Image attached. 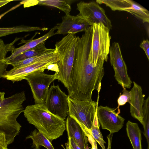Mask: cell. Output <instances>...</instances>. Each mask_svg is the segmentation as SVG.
Wrapping results in <instances>:
<instances>
[{
	"label": "cell",
	"mask_w": 149,
	"mask_h": 149,
	"mask_svg": "<svg viewBox=\"0 0 149 149\" xmlns=\"http://www.w3.org/2000/svg\"><path fill=\"white\" fill-rule=\"evenodd\" d=\"M8 145L5 134L0 132V149H8Z\"/></svg>",
	"instance_id": "4dcf8cb0"
},
{
	"label": "cell",
	"mask_w": 149,
	"mask_h": 149,
	"mask_svg": "<svg viewBox=\"0 0 149 149\" xmlns=\"http://www.w3.org/2000/svg\"><path fill=\"white\" fill-rule=\"evenodd\" d=\"M31 139L33 141L32 147L34 149H40L43 146L47 149H55L52 143L42 133L36 130L33 131L26 138Z\"/></svg>",
	"instance_id": "d6986e66"
},
{
	"label": "cell",
	"mask_w": 149,
	"mask_h": 149,
	"mask_svg": "<svg viewBox=\"0 0 149 149\" xmlns=\"http://www.w3.org/2000/svg\"><path fill=\"white\" fill-rule=\"evenodd\" d=\"M4 44V43L3 40L0 39V47Z\"/></svg>",
	"instance_id": "74e56055"
},
{
	"label": "cell",
	"mask_w": 149,
	"mask_h": 149,
	"mask_svg": "<svg viewBox=\"0 0 149 149\" xmlns=\"http://www.w3.org/2000/svg\"><path fill=\"white\" fill-rule=\"evenodd\" d=\"M22 4L20 2L19 4H17V5L15 6H14L13 7L10 9L8 10H7L6 12H5V13H3L2 14L0 15V19L3 16L5 15L7 13H8L9 12L17 8H18L19 6H20L21 5H22Z\"/></svg>",
	"instance_id": "836d02e7"
},
{
	"label": "cell",
	"mask_w": 149,
	"mask_h": 149,
	"mask_svg": "<svg viewBox=\"0 0 149 149\" xmlns=\"http://www.w3.org/2000/svg\"><path fill=\"white\" fill-rule=\"evenodd\" d=\"M80 126L87 136L88 142L91 145V149H97V142L92 136L89 129L83 126Z\"/></svg>",
	"instance_id": "f1b7e54d"
},
{
	"label": "cell",
	"mask_w": 149,
	"mask_h": 149,
	"mask_svg": "<svg viewBox=\"0 0 149 149\" xmlns=\"http://www.w3.org/2000/svg\"><path fill=\"white\" fill-rule=\"evenodd\" d=\"M68 115L81 126L90 129L97 113V102H88L68 96Z\"/></svg>",
	"instance_id": "8992f818"
},
{
	"label": "cell",
	"mask_w": 149,
	"mask_h": 149,
	"mask_svg": "<svg viewBox=\"0 0 149 149\" xmlns=\"http://www.w3.org/2000/svg\"><path fill=\"white\" fill-rule=\"evenodd\" d=\"M29 123L34 125L51 143L62 136L65 130V122L50 112L44 104L26 106L24 111Z\"/></svg>",
	"instance_id": "7a4b0ae2"
},
{
	"label": "cell",
	"mask_w": 149,
	"mask_h": 149,
	"mask_svg": "<svg viewBox=\"0 0 149 149\" xmlns=\"http://www.w3.org/2000/svg\"><path fill=\"white\" fill-rule=\"evenodd\" d=\"M142 125L144 129L143 134L146 139L149 149V97L145 100L143 108Z\"/></svg>",
	"instance_id": "484cf974"
},
{
	"label": "cell",
	"mask_w": 149,
	"mask_h": 149,
	"mask_svg": "<svg viewBox=\"0 0 149 149\" xmlns=\"http://www.w3.org/2000/svg\"><path fill=\"white\" fill-rule=\"evenodd\" d=\"M93 32L90 26L80 37H77L75 55L71 73L68 96L82 101H92L94 90L98 94L104 74V60L99 59L94 67L89 59Z\"/></svg>",
	"instance_id": "6da1fadb"
},
{
	"label": "cell",
	"mask_w": 149,
	"mask_h": 149,
	"mask_svg": "<svg viewBox=\"0 0 149 149\" xmlns=\"http://www.w3.org/2000/svg\"><path fill=\"white\" fill-rule=\"evenodd\" d=\"M26 100L23 91L0 100V132L5 134L8 145L20 132L21 126L17 119L24 112L22 104Z\"/></svg>",
	"instance_id": "3957f363"
},
{
	"label": "cell",
	"mask_w": 149,
	"mask_h": 149,
	"mask_svg": "<svg viewBox=\"0 0 149 149\" xmlns=\"http://www.w3.org/2000/svg\"><path fill=\"white\" fill-rule=\"evenodd\" d=\"M17 40V38L12 42L4 44L0 47V78H3L7 72L6 69L8 65L5 61L6 55L8 52H12L14 48V45Z\"/></svg>",
	"instance_id": "603a6c76"
},
{
	"label": "cell",
	"mask_w": 149,
	"mask_h": 149,
	"mask_svg": "<svg viewBox=\"0 0 149 149\" xmlns=\"http://www.w3.org/2000/svg\"><path fill=\"white\" fill-rule=\"evenodd\" d=\"M55 53L54 49H49L47 51L42 54L24 59L11 65L15 68L22 67L46 59L53 56Z\"/></svg>",
	"instance_id": "44dd1931"
},
{
	"label": "cell",
	"mask_w": 149,
	"mask_h": 149,
	"mask_svg": "<svg viewBox=\"0 0 149 149\" xmlns=\"http://www.w3.org/2000/svg\"><path fill=\"white\" fill-rule=\"evenodd\" d=\"M77 37L75 34H68L56 42L54 49L60 60L57 63L58 72L56 79L62 82L67 88L69 86L71 73L73 64Z\"/></svg>",
	"instance_id": "277c9868"
},
{
	"label": "cell",
	"mask_w": 149,
	"mask_h": 149,
	"mask_svg": "<svg viewBox=\"0 0 149 149\" xmlns=\"http://www.w3.org/2000/svg\"><path fill=\"white\" fill-rule=\"evenodd\" d=\"M68 95L54 83L49 88L45 105L51 113L64 120L68 115Z\"/></svg>",
	"instance_id": "ba28073f"
},
{
	"label": "cell",
	"mask_w": 149,
	"mask_h": 149,
	"mask_svg": "<svg viewBox=\"0 0 149 149\" xmlns=\"http://www.w3.org/2000/svg\"><path fill=\"white\" fill-rule=\"evenodd\" d=\"M99 127L100 125L96 113L91 128L89 129L95 140L98 143L102 149H106L104 145L106 142L103 139Z\"/></svg>",
	"instance_id": "4316f807"
},
{
	"label": "cell",
	"mask_w": 149,
	"mask_h": 149,
	"mask_svg": "<svg viewBox=\"0 0 149 149\" xmlns=\"http://www.w3.org/2000/svg\"><path fill=\"white\" fill-rule=\"evenodd\" d=\"M122 91L123 93H120L117 100L118 107L117 108L119 109L120 106L125 105L127 102H130V91L126 90V88H123ZM116 108V109H117Z\"/></svg>",
	"instance_id": "83f0119b"
},
{
	"label": "cell",
	"mask_w": 149,
	"mask_h": 149,
	"mask_svg": "<svg viewBox=\"0 0 149 149\" xmlns=\"http://www.w3.org/2000/svg\"><path fill=\"white\" fill-rule=\"evenodd\" d=\"M125 11L141 19L143 23L149 22V12L145 8L132 0L131 6Z\"/></svg>",
	"instance_id": "7402d4cb"
},
{
	"label": "cell",
	"mask_w": 149,
	"mask_h": 149,
	"mask_svg": "<svg viewBox=\"0 0 149 149\" xmlns=\"http://www.w3.org/2000/svg\"><path fill=\"white\" fill-rule=\"evenodd\" d=\"M132 0H96L98 4H104L109 7L112 10L125 11L131 6Z\"/></svg>",
	"instance_id": "cb8c5ba5"
},
{
	"label": "cell",
	"mask_w": 149,
	"mask_h": 149,
	"mask_svg": "<svg viewBox=\"0 0 149 149\" xmlns=\"http://www.w3.org/2000/svg\"><path fill=\"white\" fill-rule=\"evenodd\" d=\"M58 26L56 25L51 29L49 32L43 36L36 39L30 40L21 47L14 48L11 52V54L6 57L5 61L6 62L19 54L29 49L33 48L39 44L45 41L47 39L55 35L54 31L57 30Z\"/></svg>",
	"instance_id": "2e32d148"
},
{
	"label": "cell",
	"mask_w": 149,
	"mask_h": 149,
	"mask_svg": "<svg viewBox=\"0 0 149 149\" xmlns=\"http://www.w3.org/2000/svg\"><path fill=\"white\" fill-rule=\"evenodd\" d=\"M85 149H89V147H88V145H87L86 148Z\"/></svg>",
	"instance_id": "f35d334b"
},
{
	"label": "cell",
	"mask_w": 149,
	"mask_h": 149,
	"mask_svg": "<svg viewBox=\"0 0 149 149\" xmlns=\"http://www.w3.org/2000/svg\"><path fill=\"white\" fill-rule=\"evenodd\" d=\"M93 32L89 59L94 67L99 59L107 62L110 47V30L102 23L92 25Z\"/></svg>",
	"instance_id": "5b68a950"
},
{
	"label": "cell",
	"mask_w": 149,
	"mask_h": 149,
	"mask_svg": "<svg viewBox=\"0 0 149 149\" xmlns=\"http://www.w3.org/2000/svg\"><path fill=\"white\" fill-rule=\"evenodd\" d=\"M109 54L110 62L114 70L116 80L123 88H130L132 82L128 75L127 66L118 42L112 43L110 47Z\"/></svg>",
	"instance_id": "30bf717a"
},
{
	"label": "cell",
	"mask_w": 149,
	"mask_h": 149,
	"mask_svg": "<svg viewBox=\"0 0 149 149\" xmlns=\"http://www.w3.org/2000/svg\"><path fill=\"white\" fill-rule=\"evenodd\" d=\"M140 47L144 51L147 57L149 60V41L148 40H144L140 45Z\"/></svg>",
	"instance_id": "f546056e"
},
{
	"label": "cell",
	"mask_w": 149,
	"mask_h": 149,
	"mask_svg": "<svg viewBox=\"0 0 149 149\" xmlns=\"http://www.w3.org/2000/svg\"><path fill=\"white\" fill-rule=\"evenodd\" d=\"M24 79L30 86L35 104H44L49 86L56 79V74H47L39 70L26 76Z\"/></svg>",
	"instance_id": "52a82bcc"
},
{
	"label": "cell",
	"mask_w": 149,
	"mask_h": 149,
	"mask_svg": "<svg viewBox=\"0 0 149 149\" xmlns=\"http://www.w3.org/2000/svg\"><path fill=\"white\" fill-rule=\"evenodd\" d=\"M5 93L0 91V100H3L5 98L4 97Z\"/></svg>",
	"instance_id": "8d00e7d4"
},
{
	"label": "cell",
	"mask_w": 149,
	"mask_h": 149,
	"mask_svg": "<svg viewBox=\"0 0 149 149\" xmlns=\"http://www.w3.org/2000/svg\"><path fill=\"white\" fill-rule=\"evenodd\" d=\"M116 109L101 105L97 107V116L102 129L111 134L118 132L124 125L125 119L119 115V109L117 112H115Z\"/></svg>",
	"instance_id": "7c38bea8"
},
{
	"label": "cell",
	"mask_w": 149,
	"mask_h": 149,
	"mask_svg": "<svg viewBox=\"0 0 149 149\" xmlns=\"http://www.w3.org/2000/svg\"><path fill=\"white\" fill-rule=\"evenodd\" d=\"M13 1V0H0V8Z\"/></svg>",
	"instance_id": "e575fe53"
},
{
	"label": "cell",
	"mask_w": 149,
	"mask_h": 149,
	"mask_svg": "<svg viewBox=\"0 0 149 149\" xmlns=\"http://www.w3.org/2000/svg\"><path fill=\"white\" fill-rule=\"evenodd\" d=\"M126 131L133 149H142L141 133L138 124L128 121Z\"/></svg>",
	"instance_id": "e0dca14e"
},
{
	"label": "cell",
	"mask_w": 149,
	"mask_h": 149,
	"mask_svg": "<svg viewBox=\"0 0 149 149\" xmlns=\"http://www.w3.org/2000/svg\"><path fill=\"white\" fill-rule=\"evenodd\" d=\"M133 86L130 91V112L131 116L143 124V108L144 96L141 87L133 81Z\"/></svg>",
	"instance_id": "5bb4252c"
},
{
	"label": "cell",
	"mask_w": 149,
	"mask_h": 149,
	"mask_svg": "<svg viewBox=\"0 0 149 149\" xmlns=\"http://www.w3.org/2000/svg\"><path fill=\"white\" fill-rule=\"evenodd\" d=\"M65 122V130L68 138H72L81 149L88 145V138L83 129L74 119L68 116Z\"/></svg>",
	"instance_id": "9a60e30c"
},
{
	"label": "cell",
	"mask_w": 149,
	"mask_h": 149,
	"mask_svg": "<svg viewBox=\"0 0 149 149\" xmlns=\"http://www.w3.org/2000/svg\"><path fill=\"white\" fill-rule=\"evenodd\" d=\"M59 60L58 55L56 52L55 54L53 56L45 60L22 67L13 68L7 71L3 78L10 81L13 83L21 81L24 79L25 77L33 72L39 70L44 71L48 65L57 63Z\"/></svg>",
	"instance_id": "8fae6325"
},
{
	"label": "cell",
	"mask_w": 149,
	"mask_h": 149,
	"mask_svg": "<svg viewBox=\"0 0 149 149\" xmlns=\"http://www.w3.org/2000/svg\"><path fill=\"white\" fill-rule=\"evenodd\" d=\"M77 6L79 11L78 15L83 18L90 26L101 22L110 30L112 29L111 21L106 15L105 10L96 2L81 1L77 4Z\"/></svg>",
	"instance_id": "9c48e42d"
},
{
	"label": "cell",
	"mask_w": 149,
	"mask_h": 149,
	"mask_svg": "<svg viewBox=\"0 0 149 149\" xmlns=\"http://www.w3.org/2000/svg\"><path fill=\"white\" fill-rule=\"evenodd\" d=\"M45 42V41H44L35 47L22 52L6 63L8 65H11L24 59L38 56L45 53L49 49L46 47Z\"/></svg>",
	"instance_id": "ac0fdd59"
},
{
	"label": "cell",
	"mask_w": 149,
	"mask_h": 149,
	"mask_svg": "<svg viewBox=\"0 0 149 149\" xmlns=\"http://www.w3.org/2000/svg\"><path fill=\"white\" fill-rule=\"evenodd\" d=\"M62 22L58 24L55 35L65 34H75L85 31L90 26L81 17L71 15L70 14L62 17Z\"/></svg>",
	"instance_id": "4fadbf2b"
},
{
	"label": "cell",
	"mask_w": 149,
	"mask_h": 149,
	"mask_svg": "<svg viewBox=\"0 0 149 149\" xmlns=\"http://www.w3.org/2000/svg\"><path fill=\"white\" fill-rule=\"evenodd\" d=\"M48 29L47 28H41L24 25L9 27L0 28V37L17 33L29 32L38 30L44 31Z\"/></svg>",
	"instance_id": "ffe728a7"
},
{
	"label": "cell",
	"mask_w": 149,
	"mask_h": 149,
	"mask_svg": "<svg viewBox=\"0 0 149 149\" xmlns=\"http://www.w3.org/2000/svg\"><path fill=\"white\" fill-rule=\"evenodd\" d=\"M36 5L46 6L57 8L63 12L65 15L70 14L71 10L70 6L65 0L36 1Z\"/></svg>",
	"instance_id": "d4e9b609"
},
{
	"label": "cell",
	"mask_w": 149,
	"mask_h": 149,
	"mask_svg": "<svg viewBox=\"0 0 149 149\" xmlns=\"http://www.w3.org/2000/svg\"><path fill=\"white\" fill-rule=\"evenodd\" d=\"M65 148L64 147L63 145H61V146H62L64 149H71V148L69 146V144L68 141L67 142V143H65Z\"/></svg>",
	"instance_id": "d590c367"
},
{
	"label": "cell",
	"mask_w": 149,
	"mask_h": 149,
	"mask_svg": "<svg viewBox=\"0 0 149 149\" xmlns=\"http://www.w3.org/2000/svg\"><path fill=\"white\" fill-rule=\"evenodd\" d=\"M68 142L71 149H81L72 138H68Z\"/></svg>",
	"instance_id": "1f68e13d"
},
{
	"label": "cell",
	"mask_w": 149,
	"mask_h": 149,
	"mask_svg": "<svg viewBox=\"0 0 149 149\" xmlns=\"http://www.w3.org/2000/svg\"><path fill=\"white\" fill-rule=\"evenodd\" d=\"M113 134L110 133L107 136L108 146L107 149H111Z\"/></svg>",
	"instance_id": "d6a6232c"
}]
</instances>
